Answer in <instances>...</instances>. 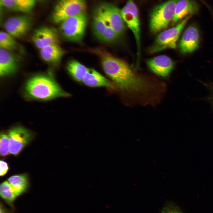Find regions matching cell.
Segmentation results:
<instances>
[{
    "instance_id": "cell-1",
    "label": "cell",
    "mask_w": 213,
    "mask_h": 213,
    "mask_svg": "<svg viewBox=\"0 0 213 213\" xmlns=\"http://www.w3.org/2000/svg\"><path fill=\"white\" fill-rule=\"evenodd\" d=\"M93 50L100 57L104 71L118 88L133 95L145 94L153 88L149 80L136 73L123 60L102 49Z\"/></svg>"
},
{
    "instance_id": "cell-2",
    "label": "cell",
    "mask_w": 213,
    "mask_h": 213,
    "mask_svg": "<svg viewBox=\"0 0 213 213\" xmlns=\"http://www.w3.org/2000/svg\"><path fill=\"white\" fill-rule=\"evenodd\" d=\"M25 90L28 97L41 100L70 96L51 78L44 75L36 76L29 79L26 83Z\"/></svg>"
},
{
    "instance_id": "cell-3",
    "label": "cell",
    "mask_w": 213,
    "mask_h": 213,
    "mask_svg": "<svg viewBox=\"0 0 213 213\" xmlns=\"http://www.w3.org/2000/svg\"><path fill=\"white\" fill-rule=\"evenodd\" d=\"M179 0H169L156 6L150 15L149 27L155 33L164 30L173 19L176 4Z\"/></svg>"
},
{
    "instance_id": "cell-4",
    "label": "cell",
    "mask_w": 213,
    "mask_h": 213,
    "mask_svg": "<svg viewBox=\"0 0 213 213\" xmlns=\"http://www.w3.org/2000/svg\"><path fill=\"white\" fill-rule=\"evenodd\" d=\"M192 16H187L175 26L165 30L159 33L149 48V52L154 53L167 48H176V43L181 31Z\"/></svg>"
},
{
    "instance_id": "cell-5",
    "label": "cell",
    "mask_w": 213,
    "mask_h": 213,
    "mask_svg": "<svg viewBox=\"0 0 213 213\" xmlns=\"http://www.w3.org/2000/svg\"><path fill=\"white\" fill-rule=\"evenodd\" d=\"M87 21L85 12L65 20L61 23L60 30L62 35L70 41H80L84 35Z\"/></svg>"
},
{
    "instance_id": "cell-6",
    "label": "cell",
    "mask_w": 213,
    "mask_h": 213,
    "mask_svg": "<svg viewBox=\"0 0 213 213\" xmlns=\"http://www.w3.org/2000/svg\"><path fill=\"white\" fill-rule=\"evenodd\" d=\"M123 19L134 36L137 49V64H139L141 54L140 23L138 8L133 0H128L121 9Z\"/></svg>"
},
{
    "instance_id": "cell-7",
    "label": "cell",
    "mask_w": 213,
    "mask_h": 213,
    "mask_svg": "<svg viewBox=\"0 0 213 213\" xmlns=\"http://www.w3.org/2000/svg\"><path fill=\"white\" fill-rule=\"evenodd\" d=\"M86 9L85 0H59L53 11L52 21L61 23L67 18L85 12Z\"/></svg>"
},
{
    "instance_id": "cell-8",
    "label": "cell",
    "mask_w": 213,
    "mask_h": 213,
    "mask_svg": "<svg viewBox=\"0 0 213 213\" xmlns=\"http://www.w3.org/2000/svg\"><path fill=\"white\" fill-rule=\"evenodd\" d=\"M32 24L31 17L26 15L14 16L7 19L4 27L7 32L13 37L20 38L25 35Z\"/></svg>"
},
{
    "instance_id": "cell-9",
    "label": "cell",
    "mask_w": 213,
    "mask_h": 213,
    "mask_svg": "<svg viewBox=\"0 0 213 213\" xmlns=\"http://www.w3.org/2000/svg\"><path fill=\"white\" fill-rule=\"evenodd\" d=\"M8 135L9 142V152L17 155L30 141L31 134L28 130L21 127L10 129Z\"/></svg>"
},
{
    "instance_id": "cell-10",
    "label": "cell",
    "mask_w": 213,
    "mask_h": 213,
    "mask_svg": "<svg viewBox=\"0 0 213 213\" xmlns=\"http://www.w3.org/2000/svg\"><path fill=\"white\" fill-rule=\"evenodd\" d=\"M107 23L119 36L124 32L125 23L121 15V9L116 6L106 3L101 6Z\"/></svg>"
},
{
    "instance_id": "cell-11",
    "label": "cell",
    "mask_w": 213,
    "mask_h": 213,
    "mask_svg": "<svg viewBox=\"0 0 213 213\" xmlns=\"http://www.w3.org/2000/svg\"><path fill=\"white\" fill-rule=\"evenodd\" d=\"M199 34L197 27L194 25L188 27L184 32L179 43V47L183 53L192 52L198 47Z\"/></svg>"
},
{
    "instance_id": "cell-12",
    "label": "cell",
    "mask_w": 213,
    "mask_h": 213,
    "mask_svg": "<svg viewBox=\"0 0 213 213\" xmlns=\"http://www.w3.org/2000/svg\"><path fill=\"white\" fill-rule=\"evenodd\" d=\"M34 45L39 49L46 46L58 44L57 33L53 28L46 27H41L34 32L32 38Z\"/></svg>"
},
{
    "instance_id": "cell-13",
    "label": "cell",
    "mask_w": 213,
    "mask_h": 213,
    "mask_svg": "<svg viewBox=\"0 0 213 213\" xmlns=\"http://www.w3.org/2000/svg\"><path fill=\"white\" fill-rule=\"evenodd\" d=\"M147 64L152 72L163 77L168 76L175 65L174 62L165 55L158 56L149 59Z\"/></svg>"
},
{
    "instance_id": "cell-14",
    "label": "cell",
    "mask_w": 213,
    "mask_h": 213,
    "mask_svg": "<svg viewBox=\"0 0 213 213\" xmlns=\"http://www.w3.org/2000/svg\"><path fill=\"white\" fill-rule=\"evenodd\" d=\"M19 62L12 52L4 49H0V75L4 77L12 74L17 71Z\"/></svg>"
},
{
    "instance_id": "cell-15",
    "label": "cell",
    "mask_w": 213,
    "mask_h": 213,
    "mask_svg": "<svg viewBox=\"0 0 213 213\" xmlns=\"http://www.w3.org/2000/svg\"><path fill=\"white\" fill-rule=\"evenodd\" d=\"M199 9L195 0H179L176 4L172 23L173 25L185 17L197 14Z\"/></svg>"
},
{
    "instance_id": "cell-16",
    "label": "cell",
    "mask_w": 213,
    "mask_h": 213,
    "mask_svg": "<svg viewBox=\"0 0 213 213\" xmlns=\"http://www.w3.org/2000/svg\"><path fill=\"white\" fill-rule=\"evenodd\" d=\"M82 82L85 85L90 87H104L113 89L118 88L117 85L112 81L92 69L89 68Z\"/></svg>"
},
{
    "instance_id": "cell-17",
    "label": "cell",
    "mask_w": 213,
    "mask_h": 213,
    "mask_svg": "<svg viewBox=\"0 0 213 213\" xmlns=\"http://www.w3.org/2000/svg\"><path fill=\"white\" fill-rule=\"evenodd\" d=\"M40 50L42 58L44 61L49 63L59 62L64 54L63 50L58 44L46 46Z\"/></svg>"
},
{
    "instance_id": "cell-18",
    "label": "cell",
    "mask_w": 213,
    "mask_h": 213,
    "mask_svg": "<svg viewBox=\"0 0 213 213\" xmlns=\"http://www.w3.org/2000/svg\"><path fill=\"white\" fill-rule=\"evenodd\" d=\"M1 5L14 11L23 13L31 12L35 4V0H0Z\"/></svg>"
},
{
    "instance_id": "cell-19",
    "label": "cell",
    "mask_w": 213,
    "mask_h": 213,
    "mask_svg": "<svg viewBox=\"0 0 213 213\" xmlns=\"http://www.w3.org/2000/svg\"><path fill=\"white\" fill-rule=\"evenodd\" d=\"M101 7L97 8L94 14L92 29L95 36L100 39L107 24Z\"/></svg>"
},
{
    "instance_id": "cell-20",
    "label": "cell",
    "mask_w": 213,
    "mask_h": 213,
    "mask_svg": "<svg viewBox=\"0 0 213 213\" xmlns=\"http://www.w3.org/2000/svg\"><path fill=\"white\" fill-rule=\"evenodd\" d=\"M67 69L75 80L78 81H82L89 68L77 61L72 60L67 64Z\"/></svg>"
},
{
    "instance_id": "cell-21",
    "label": "cell",
    "mask_w": 213,
    "mask_h": 213,
    "mask_svg": "<svg viewBox=\"0 0 213 213\" xmlns=\"http://www.w3.org/2000/svg\"><path fill=\"white\" fill-rule=\"evenodd\" d=\"M8 181L17 196L25 191L28 186V178L24 174L12 176Z\"/></svg>"
},
{
    "instance_id": "cell-22",
    "label": "cell",
    "mask_w": 213,
    "mask_h": 213,
    "mask_svg": "<svg viewBox=\"0 0 213 213\" xmlns=\"http://www.w3.org/2000/svg\"><path fill=\"white\" fill-rule=\"evenodd\" d=\"M17 46V43L13 36L7 32L1 31L0 48L10 51L16 49Z\"/></svg>"
},
{
    "instance_id": "cell-23",
    "label": "cell",
    "mask_w": 213,
    "mask_h": 213,
    "mask_svg": "<svg viewBox=\"0 0 213 213\" xmlns=\"http://www.w3.org/2000/svg\"><path fill=\"white\" fill-rule=\"evenodd\" d=\"M1 197L8 203L11 204L17 196L8 181L3 182L0 186Z\"/></svg>"
},
{
    "instance_id": "cell-24",
    "label": "cell",
    "mask_w": 213,
    "mask_h": 213,
    "mask_svg": "<svg viewBox=\"0 0 213 213\" xmlns=\"http://www.w3.org/2000/svg\"><path fill=\"white\" fill-rule=\"evenodd\" d=\"M119 36L107 23L99 40L105 43L116 40Z\"/></svg>"
},
{
    "instance_id": "cell-25",
    "label": "cell",
    "mask_w": 213,
    "mask_h": 213,
    "mask_svg": "<svg viewBox=\"0 0 213 213\" xmlns=\"http://www.w3.org/2000/svg\"><path fill=\"white\" fill-rule=\"evenodd\" d=\"M9 139L8 135L3 133L0 134V152L1 155L5 156L9 152Z\"/></svg>"
},
{
    "instance_id": "cell-26",
    "label": "cell",
    "mask_w": 213,
    "mask_h": 213,
    "mask_svg": "<svg viewBox=\"0 0 213 213\" xmlns=\"http://www.w3.org/2000/svg\"><path fill=\"white\" fill-rule=\"evenodd\" d=\"M161 213H183L180 209L175 204L169 202L162 208Z\"/></svg>"
},
{
    "instance_id": "cell-27",
    "label": "cell",
    "mask_w": 213,
    "mask_h": 213,
    "mask_svg": "<svg viewBox=\"0 0 213 213\" xmlns=\"http://www.w3.org/2000/svg\"><path fill=\"white\" fill-rule=\"evenodd\" d=\"M8 170L7 164L3 160L0 161V176H3L7 172Z\"/></svg>"
},
{
    "instance_id": "cell-28",
    "label": "cell",
    "mask_w": 213,
    "mask_h": 213,
    "mask_svg": "<svg viewBox=\"0 0 213 213\" xmlns=\"http://www.w3.org/2000/svg\"></svg>"
}]
</instances>
